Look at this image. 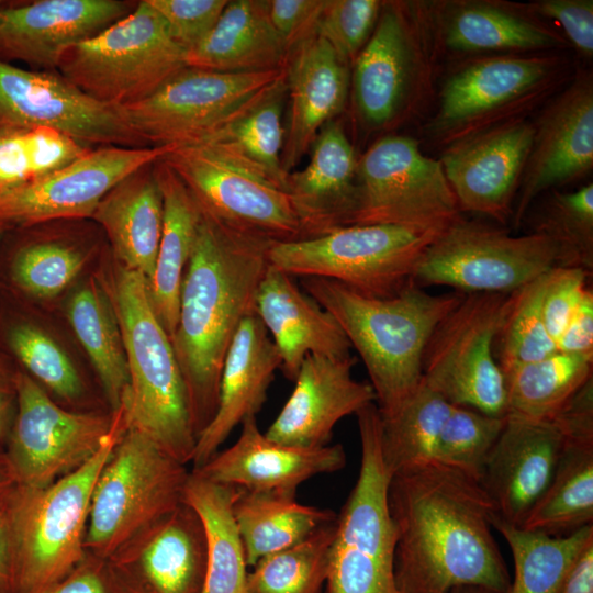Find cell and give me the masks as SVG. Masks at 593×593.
I'll return each mask as SVG.
<instances>
[{"instance_id":"cell-32","label":"cell","mask_w":593,"mask_h":593,"mask_svg":"<svg viewBox=\"0 0 593 593\" xmlns=\"http://www.w3.org/2000/svg\"><path fill=\"white\" fill-rule=\"evenodd\" d=\"M269 265L256 294L255 312L280 357L286 378L294 381L307 355L350 356V344L335 318L293 280Z\"/></svg>"},{"instance_id":"cell-53","label":"cell","mask_w":593,"mask_h":593,"mask_svg":"<svg viewBox=\"0 0 593 593\" xmlns=\"http://www.w3.org/2000/svg\"><path fill=\"white\" fill-rule=\"evenodd\" d=\"M540 19L557 22L563 36L580 55L593 56L592 0H537L527 3Z\"/></svg>"},{"instance_id":"cell-55","label":"cell","mask_w":593,"mask_h":593,"mask_svg":"<svg viewBox=\"0 0 593 593\" xmlns=\"http://www.w3.org/2000/svg\"><path fill=\"white\" fill-rule=\"evenodd\" d=\"M40 593H119L104 559L87 553L65 578Z\"/></svg>"},{"instance_id":"cell-59","label":"cell","mask_w":593,"mask_h":593,"mask_svg":"<svg viewBox=\"0 0 593 593\" xmlns=\"http://www.w3.org/2000/svg\"><path fill=\"white\" fill-rule=\"evenodd\" d=\"M9 501L0 504V593H12L13 546Z\"/></svg>"},{"instance_id":"cell-16","label":"cell","mask_w":593,"mask_h":593,"mask_svg":"<svg viewBox=\"0 0 593 593\" xmlns=\"http://www.w3.org/2000/svg\"><path fill=\"white\" fill-rule=\"evenodd\" d=\"M284 71L226 74L186 66L155 92L122 109L148 146L193 144L236 118Z\"/></svg>"},{"instance_id":"cell-50","label":"cell","mask_w":593,"mask_h":593,"mask_svg":"<svg viewBox=\"0 0 593 593\" xmlns=\"http://www.w3.org/2000/svg\"><path fill=\"white\" fill-rule=\"evenodd\" d=\"M382 4L379 0H327L316 34L351 67L376 27Z\"/></svg>"},{"instance_id":"cell-14","label":"cell","mask_w":593,"mask_h":593,"mask_svg":"<svg viewBox=\"0 0 593 593\" xmlns=\"http://www.w3.org/2000/svg\"><path fill=\"white\" fill-rule=\"evenodd\" d=\"M462 215L439 160L405 135H385L359 158L348 225L390 224L439 234Z\"/></svg>"},{"instance_id":"cell-57","label":"cell","mask_w":593,"mask_h":593,"mask_svg":"<svg viewBox=\"0 0 593 593\" xmlns=\"http://www.w3.org/2000/svg\"><path fill=\"white\" fill-rule=\"evenodd\" d=\"M19 367L0 344V444L4 445L16 412Z\"/></svg>"},{"instance_id":"cell-22","label":"cell","mask_w":593,"mask_h":593,"mask_svg":"<svg viewBox=\"0 0 593 593\" xmlns=\"http://www.w3.org/2000/svg\"><path fill=\"white\" fill-rule=\"evenodd\" d=\"M525 171L514 203L518 228L542 194L588 176L593 167V76L577 69L536 123Z\"/></svg>"},{"instance_id":"cell-60","label":"cell","mask_w":593,"mask_h":593,"mask_svg":"<svg viewBox=\"0 0 593 593\" xmlns=\"http://www.w3.org/2000/svg\"><path fill=\"white\" fill-rule=\"evenodd\" d=\"M16 486L4 445L0 444V504L10 500Z\"/></svg>"},{"instance_id":"cell-2","label":"cell","mask_w":593,"mask_h":593,"mask_svg":"<svg viewBox=\"0 0 593 593\" xmlns=\"http://www.w3.org/2000/svg\"><path fill=\"white\" fill-rule=\"evenodd\" d=\"M271 245L202 213L170 337L195 438L215 414L230 345L242 322L256 313V294L269 266Z\"/></svg>"},{"instance_id":"cell-46","label":"cell","mask_w":593,"mask_h":593,"mask_svg":"<svg viewBox=\"0 0 593 593\" xmlns=\"http://www.w3.org/2000/svg\"><path fill=\"white\" fill-rule=\"evenodd\" d=\"M336 518L260 559L247 573V593H320L326 582Z\"/></svg>"},{"instance_id":"cell-56","label":"cell","mask_w":593,"mask_h":593,"mask_svg":"<svg viewBox=\"0 0 593 593\" xmlns=\"http://www.w3.org/2000/svg\"><path fill=\"white\" fill-rule=\"evenodd\" d=\"M558 351L593 356V291L588 288L569 321L556 340Z\"/></svg>"},{"instance_id":"cell-11","label":"cell","mask_w":593,"mask_h":593,"mask_svg":"<svg viewBox=\"0 0 593 593\" xmlns=\"http://www.w3.org/2000/svg\"><path fill=\"white\" fill-rule=\"evenodd\" d=\"M437 235L390 224L349 225L273 244L268 261L292 277L331 279L365 295L390 298L414 282L419 259Z\"/></svg>"},{"instance_id":"cell-10","label":"cell","mask_w":593,"mask_h":593,"mask_svg":"<svg viewBox=\"0 0 593 593\" xmlns=\"http://www.w3.org/2000/svg\"><path fill=\"white\" fill-rule=\"evenodd\" d=\"M184 58L161 16L141 0L131 13L69 48L56 71L93 99L123 108L155 92L186 67Z\"/></svg>"},{"instance_id":"cell-62","label":"cell","mask_w":593,"mask_h":593,"mask_svg":"<svg viewBox=\"0 0 593 593\" xmlns=\"http://www.w3.org/2000/svg\"><path fill=\"white\" fill-rule=\"evenodd\" d=\"M2 234H3V232L0 231V239H1V237H2Z\"/></svg>"},{"instance_id":"cell-27","label":"cell","mask_w":593,"mask_h":593,"mask_svg":"<svg viewBox=\"0 0 593 593\" xmlns=\"http://www.w3.org/2000/svg\"><path fill=\"white\" fill-rule=\"evenodd\" d=\"M563 447L552 421L506 416L479 482L497 518L523 525L546 491Z\"/></svg>"},{"instance_id":"cell-5","label":"cell","mask_w":593,"mask_h":593,"mask_svg":"<svg viewBox=\"0 0 593 593\" xmlns=\"http://www.w3.org/2000/svg\"><path fill=\"white\" fill-rule=\"evenodd\" d=\"M99 450L81 467L41 489L16 486L9 501L13 546L12 593H40L86 557L92 493L116 443L127 429L124 406Z\"/></svg>"},{"instance_id":"cell-54","label":"cell","mask_w":593,"mask_h":593,"mask_svg":"<svg viewBox=\"0 0 593 593\" xmlns=\"http://www.w3.org/2000/svg\"><path fill=\"white\" fill-rule=\"evenodd\" d=\"M327 0H268L269 18L287 54L316 34Z\"/></svg>"},{"instance_id":"cell-23","label":"cell","mask_w":593,"mask_h":593,"mask_svg":"<svg viewBox=\"0 0 593 593\" xmlns=\"http://www.w3.org/2000/svg\"><path fill=\"white\" fill-rule=\"evenodd\" d=\"M534 123L518 118L447 147L439 159L460 213H474L506 224L534 138Z\"/></svg>"},{"instance_id":"cell-34","label":"cell","mask_w":593,"mask_h":593,"mask_svg":"<svg viewBox=\"0 0 593 593\" xmlns=\"http://www.w3.org/2000/svg\"><path fill=\"white\" fill-rule=\"evenodd\" d=\"M90 219L104 233L112 256L149 280L163 230V197L154 163L115 184Z\"/></svg>"},{"instance_id":"cell-4","label":"cell","mask_w":593,"mask_h":593,"mask_svg":"<svg viewBox=\"0 0 593 593\" xmlns=\"http://www.w3.org/2000/svg\"><path fill=\"white\" fill-rule=\"evenodd\" d=\"M98 275L113 302L125 345L130 387L122 404L127 426L187 465L197 438L183 379L170 337L150 305L147 279L120 264L110 250Z\"/></svg>"},{"instance_id":"cell-25","label":"cell","mask_w":593,"mask_h":593,"mask_svg":"<svg viewBox=\"0 0 593 593\" xmlns=\"http://www.w3.org/2000/svg\"><path fill=\"white\" fill-rule=\"evenodd\" d=\"M137 1L36 0L0 7V60L56 71L64 54L131 13Z\"/></svg>"},{"instance_id":"cell-30","label":"cell","mask_w":593,"mask_h":593,"mask_svg":"<svg viewBox=\"0 0 593 593\" xmlns=\"http://www.w3.org/2000/svg\"><path fill=\"white\" fill-rule=\"evenodd\" d=\"M286 83L289 110L281 166L289 175L309 154L323 126L344 110L350 67L315 34L288 55Z\"/></svg>"},{"instance_id":"cell-37","label":"cell","mask_w":593,"mask_h":593,"mask_svg":"<svg viewBox=\"0 0 593 593\" xmlns=\"http://www.w3.org/2000/svg\"><path fill=\"white\" fill-rule=\"evenodd\" d=\"M63 313L88 355L111 412L123 403L130 376L121 325L98 270L63 300Z\"/></svg>"},{"instance_id":"cell-51","label":"cell","mask_w":593,"mask_h":593,"mask_svg":"<svg viewBox=\"0 0 593 593\" xmlns=\"http://www.w3.org/2000/svg\"><path fill=\"white\" fill-rule=\"evenodd\" d=\"M186 53L210 33L228 0H147Z\"/></svg>"},{"instance_id":"cell-49","label":"cell","mask_w":593,"mask_h":593,"mask_svg":"<svg viewBox=\"0 0 593 593\" xmlns=\"http://www.w3.org/2000/svg\"><path fill=\"white\" fill-rule=\"evenodd\" d=\"M506 416L451 405L437 439L434 461L480 482L489 454L501 434Z\"/></svg>"},{"instance_id":"cell-43","label":"cell","mask_w":593,"mask_h":593,"mask_svg":"<svg viewBox=\"0 0 593 593\" xmlns=\"http://www.w3.org/2000/svg\"><path fill=\"white\" fill-rule=\"evenodd\" d=\"M450 409V403L422 381L393 414L380 415L381 452L391 477L434 461Z\"/></svg>"},{"instance_id":"cell-40","label":"cell","mask_w":593,"mask_h":593,"mask_svg":"<svg viewBox=\"0 0 593 593\" xmlns=\"http://www.w3.org/2000/svg\"><path fill=\"white\" fill-rule=\"evenodd\" d=\"M506 416L551 421L593 377V356L555 351L503 373Z\"/></svg>"},{"instance_id":"cell-39","label":"cell","mask_w":593,"mask_h":593,"mask_svg":"<svg viewBox=\"0 0 593 593\" xmlns=\"http://www.w3.org/2000/svg\"><path fill=\"white\" fill-rule=\"evenodd\" d=\"M336 516L331 510L299 503L295 496L271 492L240 490L233 503L248 567L301 541Z\"/></svg>"},{"instance_id":"cell-26","label":"cell","mask_w":593,"mask_h":593,"mask_svg":"<svg viewBox=\"0 0 593 593\" xmlns=\"http://www.w3.org/2000/svg\"><path fill=\"white\" fill-rule=\"evenodd\" d=\"M437 53L455 56L548 53L569 43L527 3L501 0L427 2Z\"/></svg>"},{"instance_id":"cell-21","label":"cell","mask_w":593,"mask_h":593,"mask_svg":"<svg viewBox=\"0 0 593 593\" xmlns=\"http://www.w3.org/2000/svg\"><path fill=\"white\" fill-rule=\"evenodd\" d=\"M175 146H98L68 165L0 197V231L59 219H90L101 199Z\"/></svg>"},{"instance_id":"cell-44","label":"cell","mask_w":593,"mask_h":593,"mask_svg":"<svg viewBox=\"0 0 593 593\" xmlns=\"http://www.w3.org/2000/svg\"><path fill=\"white\" fill-rule=\"evenodd\" d=\"M491 521L514 560V578L507 593H557L575 556L593 539V525L568 536H550L511 525L494 513Z\"/></svg>"},{"instance_id":"cell-17","label":"cell","mask_w":593,"mask_h":593,"mask_svg":"<svg viewBox=\"0 0 593 593\" xmlns=\"http://www.w3.org/2000/svg\"><path fill=\"white\" fill-rule=\"evenodd\" d=\"M110 248L91 219H59L4 231L0 293L48 310L94 273Z\"/></svg>"},{"instance_id":"cell-3","label":"cell","mask_w":593,"mask_h":593,"mask_svg":"<svg viewBox=\"0 0 593 593\" xmlns=\"http://www.w3.org/2000/svg\"><path fill=\"white\" fill-rule=\"evenodd\" d=\"M301 284L359 354L381 416L393 414L419 387L433 332L466 295L430 294L415 282L390 298L365 295L325 278H301Z\"/></svg>"},{"instance_id":"cell-33","label":"cell","mask_w":593,"mask_h":593,"mask_svg":"<svg viewBox=\"0 0 593 593\" xmlns=\"http://www.w3.org/2000/svg\"><path fill=\"white\" fill-rule=\"evenodd\" d=\"M309 156L304 168L288 175L286 187L303 239L347 226L356 204L358 157L338 121L323 126Z\"/></svg>"},{"instance_id":"cell-48","label":"cell","mask_w":593,"mask_h":593,"mask_svg":"<svg viewBox=\"0 0 593 593\" xmlns=\"http://www.w3.org/2000/svg\"><path fill=\"white\" fill-rule=\"evenodd\" d=\"M530 232L556 242L573 267L593 271V183L547 192L530 216Z\"/></svg>"},{"instance_id":"cell-1","label":"cell","mask_w":593,"mask_h":593,"mask_svg":"<svg viewBox=\"0 0 593 593\" xmlns=\"http://www.w3.org/2000/svg\"><path fill=\"white\" fill-rule=\"evenodd\" d=\"M388 505L401 593L465 585L507 593L511 579L492 533L494 508L479 482L430 461L391 477Z\"/></svg>"},{"instance_id":"cell-41","label":"cell","mask_w":593,"mask_h":593,"mask_svg":"<svg viewBox=\"0 0 593 593\" xmlns=\"http://www.w3.org/2000/svg\"><path fill=\"white\" fill-rule=\"evenodd\" d=\"M593 443L564 441L553 475L523 525L550 536H568L593 525Z\"/></svg>"},{"instance_id":"cell-13","label":"cell","mask_w":593,"mask_h":593,"mask_svg":"<svg viewBox=\"0 0 593 593\" xmlns=\"http://www.w3.org/2000/svg\"><path fill=\"white\" fill-rule=\"evenodd\" d=\"M161 159L201 212L221 224L271 244L303 239L288 193L223 145L202 141L177 146Z\"/></svg>"},{"instance_id":"cell-7","label":"cell","mask_w":593,"mask_h":593,"mask_svg":"<svg viewBox=\"0 0 593 593\" xmlns=\"http://www.w3.org/2000/svg\"><path fill=\"white\" fill-rule=\"evenodd\" d=\"M553 53L471 57L447 76L427 125L435 144L448 145L518 118L548 98L567 75Z\"/></svg>"},{"instance_id":"cell-12","label":"cell","mask_w":593,"mask_h":593,"mask_svg":"<svg viewBox=\"0 0 593 593\" xmlns=\"http://www.w3.org/2000/svg\"><path fill=\"white\" fill-rule=\"evenodd\" d=\"M560 267L573 266L549 237L532 232L512 235L460 215L426 247L414 282L462 293H512Z\"/></svg>"},{"instance_id":"cell-20","label":"cell","mask_w":593,"mask_h":593,"mask_svg":"<svg viewBox=\"0 0 593 593\" xmlns=\"http://www.w3.org/2000/svg\"><path fill=\"white\" fill-rule=\"evenodd\" d=\"M0 125L40 126L91 147H147L121 107L100 102L58 71L0 60Z\"/></svg>"},{"instance_id":"cell-61","label":"cell","mask_w":593,"mask_h":593,"mask_svg":"<svg viewBox=\"0 0 593 593\" xmlns=\"http://www.w3.org/2000/svg\"><path fill=\"white\" fill-rule=\"evenodd\" d=\"M448 593H497L483 586L465 585L450 590Z\"/></svg>"},{"instance_id":"cell-28","label":"cell","mask_w":593,"mask_h":593,"mask_svg":"<svg viewBox=\"0 0 593 593\" xmlns=\"http://www.w3.org/2000/svg\"><path fill=\"white\" fill-rule=\"evenodd\" d=\"M356 358L307 355L295 385L265 435L288 446L316 448L328 445L335 425L374 403L370 383L353 377Z\"/></svg>"},{"instance_id":"cell-47","label":"cell","mask_w":593,"mask_h":593,"mask_svg":"<svg viewBox=\"0 0 593 593\" xmlns=\"http://www.w3.org/2000/svg\"><path fill=\"white\" fill-rule=\"evenodd\" d=\"M549 273L510 293L494 339V357L502 373L557 351L542 316V298Z\"/></svg>"},{"instance_id":"cell-52","label":"cell","mask_w":593,"mask_h":593,"mask_svg":"<svg viewBox=\"0 0 593 593\" xmlns=\"http://www.w3.org/2000/svg\"><path fill=\"white\" fill-rule=\"evenodd\" d=\"M588 271L560 267L550 271L542 298V316L549 336L556 340L577 311L589 288Z\"/></svg>"},{"instance_id":"cell-35","label":"cell","mask_w":593,"mask_h":593,"mask_svg":"<svg viewBox=\"0 0 593 593\" xmlns=\"http://www.w3.org/2000/svg\"><path fill=\"white\" fill-rule=\"evenodd\" d=\"M287 60L268 0L228 1L214 27L184 58L187 67L226 74L280 70Z\"/></svg>"},{"instance_id":"cell-45","label":"cell","mask_w":593,"mask_h":593,"mask_svg":"<svg viewBox=\"0 0 593 593\" xmlns=\"http://www.w3.org/2000/svg\"><path fill=\"white\" fill-rule=\"evenodd\" d=\"M92 148L52 128L0 125V197L68 165Z\"/></svg>"},{"instance_id":"cell-8","label":"cell","mask_w":593,"mask_h":593,"mask_svg":"<svg viewBox=\"0 0 593 593\" xmlns=\"http://www.w3.org/2000/svg\"><path fill=\"white\" fill-rule=\"evenodd\" d=\"M356 416L360 469L336 518L327 593H401L394 572L395 534L388 505L391 475L381 452L380 413L372 403Z\"/></svg>"},{"instance_id":"cell-58","label":"cell","mask_w":593,"mask_h":593,"mask_svg":"<svg viewBox=\"0 0 593 593\" xmlns=\"http://www.w3.org/2000/svg\"><path fill=\"white\" fill-rule=\"evenodd\" d=\"M557 593H593V539L575 556Z\"/></svg>"},{"instance_id":"cell-19","label":"cell","mask_w":593,"mask_h":593,"mask_svg":"<svg viewBox=\"0 0 593 593\" xmlns=\"http://www.w3.org/2000/svg\"><path fill=\"white\" fill-rule=\"evenodd\" d=\"M0 344L57 404L75 412H111L88 355L59 310L0 293Z\"/></svg>"},{"instance_id":"cell-15","label":"cell","mask_w":593,"mask_h":593,"mask_svg":"<svg viewBox=\"0 0 593 593\" xmlns=\"http://www.w3.org/2000/svg\"><path fill=\"white\" fill-rule=\"evenodd\" d=\"M508 298L510 293H466L433 332L423 356L422 381L451 405L506 416L494 339Z\"/></svg>"},{"instance_id":"cell-31","label":"cell","mask_w":593,"mask_h":593,"mask_svg":"<svg viewBox=\"0 0 593 593\" xmlns=\"http://www.w3.org/2000/svg\"><path fill=\"white\" fill-rule=\"evenodd\" d=\"M281 357L256 313L239 325L226 354L220 379L215 414L195 441L193 469L201 467L248 416H256Z\"/></svg>"},{"instance_id":"cell-18","label":"cell","mask_w":593,"mask_h":593,"mask_svg":"<svg viewBox=\"0 0 593 593\" xmlns=\"http://www.w3.org/2000/svg\"><path fill=\"white\" fill-rule=\"evenodd\" d=\"M4 444L16 485L41 489L87 462L112 432L115 412H75L57 404L25 372Z\"/></svg>"},{"instance_id":"cell-24","label":"cell","mask_w":593,"mask_h":593,"mask_svg":"<svg viewBox=\"0 0 593 593\" xmlns=\"http://www.w3.org/2000/svg\"><path fill=\"white\" fill-rule=\"evenodd\" d=\"M105 562L119 593H201L206 566L202 522L182 502Z\"/></svg>"},{"instance_id":"cell-9","label":"cell","mask_w":593,"mask_h":593,"mask_svg":"<svg viewBox=\"0 0 593 593\" xmlns=\"http://www.w3.org/2000/svg\"><path fill=\"white\" fill-rule=\"evenodd\" d=\"M189 473L149 437L127 427L94 485L86 552L105 560L178 507Z\"/></svg>"},{"instance_id":"cell-6","label":"cell","mask_w":593,"mask_h":593,"mask_svg":"<svg viewBox=\"0 0 593 593\" xmlns=\"http://www.w3.org/2000/svg\"><path fill=\"white\" fill-rule=\"evenodd\" d=\"M438 56L425 1H384L350 71L356 115L382 131L421 112L432 93Z\"/></svg>"},{"instance_id":"cell-29","label":"cell","mask_w":593,"mask_h":593,"mask_svg":"<svg viewBox=\"0 0 593 593\" xmlns=\"http://www.w3.org/2000/svg\"><path fill=\"white\" fill-rule=\"evenodd\" d=\"M240 426L231 447L192 471L209 481L244 491L295 496L306 480L338 471L346 465L340 444L302 448L276 443L260 432L256 416H248Z\"/></svg>"},{"instance_id":"cell-38","label":"cell","mask_w":593,"mask_h":593,"mask_svg":"<svg viewBox=\"0 0 593 593\" xmlns=\"http://www.w3.org/2000/svg\"><path fill=\"white\" fill-rule=\"evenodd\" d=\"M240 490L189 473L182 502L200 517L206 542L201 593H247V563L233 517V503Z\"/></svg>"},{"instance_id":"cell-63","label":"cell","mask_w":593,"mask_h":593,"mask_svg":"<svg viewBox=\"0 0 593 593\" xmlns=\"http://www.w3.org/2000/svg\"><path fill=\"white\" fill-rule=\"evenodd\" d=\"M4 1H0V7L3 4Z\"/></svg>"},{"instance_id":"cell-42","label":"cell","mask_w":593,"mask_h":593,"mask_svg":"<svg viewBox=\"0 0 593 593\" xmlns=\"http://www.w3.org/2000/svg\"><path fill=\"white\" fill-rule=\"evenodd\" d=\"M284 74L242 113L203 141L216 142L286 191L288 175L281 166L284 142ZM202 142V141H201Z\"/></svg>"},{"instance_id":"cell-36","label":"cell","mask_w":593,"mask_h":593,"mask_svg":"<svg viewBox=\"0 0 593 593\" xmlns=\"http://www.w3.org/2000/svg\"><path fill=\"white\" fill-rule=\"evenodd\" d=\"M161 158L154 163V171L163 197V230L147 290L156 317L171 337L178 322L182 278L202 212L180 178Z\"/></svg>"}]
</instances>
